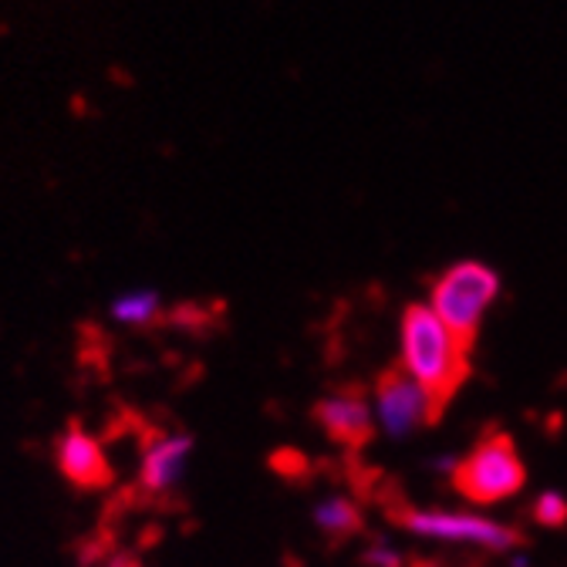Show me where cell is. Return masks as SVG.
I'll return each instance as SVG.
<instances>
[{"instance_id": "6da1fadb", "label": "cell", "mask_w": 567, "mask_h": 567, "mask_svg": "<svg viewBox=\"0 0 567 567\" xmlns=\"http://www.w3.org/2000/svg\"><path fill=\"white\" fill-rule=\"evenodd\" d=\"M399 334H402L399 365L419 382V389L430 399L433 425H436L473 375L470 354L456 344V338L446 331V324L436 318L430 305H405Z\"/></svg>"}, {"instance_id": "7a4b0ae2", "label": "cell", "mask_w": 567, "mask_h": 567, "mask_svg": "<svg viewBox=\"0 0 567 567\" xmlns=\"http://www.w3.org/2000/svg\"><path fill=\"white\" fill-rule=\"evenodd\" d=\"M453 489L476 507H493L527 486V466L507 430H486L450 470Z\"/></svg>"}, {"instance_id": "3957f363", "label": "cell", "mask_w": 567, "mask_h": 567, "mask_svg": "<svg viewBox=\"0 0 567 567\" xmlns=\"http://www.w3.org/2000/svg\"><path fill=\"white\" fill-rule=\"evenodd\" d=\"M501 295V274L480 260H460L430 284V308L470 354L480 338L483 311Z\"/></svg>"}, {"instance_id": "277c9868", "label": "cell", "mask_w": 567, "mask_h": 567, "mask_svg": "<svg viewBox=\"0 0 567 567\" xmlns=\"http://www.w3.org/2000/svg\"><path fill=\"white\" fill-rule=\"evenodd\" d=\"M385 514L392 524L405 527L415 537H436V540H456V544H476L486 550H514L527 544V534L507 524H496L489 517L476 514H446V511H422L412 504H385Z\"/></svg>"}, {"instance_id": "5b68a950", "label": "cell", "mask_w": 567, "mask_h": 567, "mask_svg": "<svg viewBox=\"0 0 567 567\" xmlns=\"http://www.w3.org/2000/svg\"><path fill=\"white\" fill-rule=\"evenodd\" d=\"M318 430L344 446V450H365L375 440V419H372V405L362 385H341L328 395H321L311 409Z\"/></svg>"}, {"instance_id": "8992f818", "label": "cell", "mask_w": 567, "mask_h": 567, "mask_svg": "<svg viewBox=\"0 0 567 567\" xmlns=\"http://www.w3.org/2000/svg\"><path fill=\"white\" fill-rule=\"evenodd\" d=\"M375 405H379L382 430L389 436H395V440L419 430V425H433L430 399H425L419 382L402 365H389V369L379 372V379H375Z\"/></svg>"}, {"instance_id": "52a82bcc", "label": "cell", "mask_w": 567, "mask_h": 567, "mask_svg": "<svg viewBox=\"0 0 567 567\" xmlns=\"http://www.w3.org/2000/svg\"><path fill=\"white\" fill-rule=\"evenodd\" d=\"M54 463H58L61 476L68 483H75L79 489H102L112 483V466H109L102 443L92 433L79 430V425H68V430L58 436Z\"/></svg>"}, {"instance_id": "ba28073f", "label": "cell", "mask_w": 567, "mask_h": 567, "mask_svg": "<svg viewBox=\"0 0 567 567\" xmlns=\"http://www.w3.org/2000/svg\"><path fill=\"white\" fill-rule=\"evenodd\" d=\"M193 453V436L186 433H156L142 450L138 486L150 496H166L179 486L186 460Z\"/></svg>"}, {"instance_id": "9c48e42d", "label": "cell", "mask_w": 567, "mask_h": 567, "mask_svg": "<svg viewBox=\"0 0 567 567\" xmlns=\"http://www.w3.org/2000/svg\"><path fill=\"white\" fill-rule=\"evenodd\" d=\"M315 524L331 544H338V540H348L365 530V514L351 496H328V501L318 504V511H315Z\"/></svg>"}, {"instance_id": "30bf717a", "label": "cell", "mask_w": 567, "mask_h": 567, "mask_svg": "<svg viewBox=\"0 0 567 567\" xmlns=\"http://www.w3.org/2000/svg\"><path fill=\"white\" fill-rule=\"evenodd\" d=\"M109 315H112L118 324L146 328V324H153V321L163 315V301H159L156 291H125L122 298L112 301Z\"/></svg>"}, {"instance_id": "8fae6325", "label": "cell", "mask_w": 567, "mask_h": 567, "mask_svg": "<svg viewBox=\"0 0 567 567\" xmlns=\"http://www.w3.org/2000/svg\"><path fill=\"white\" fill-rule=\"evenodd\" d=\"M530 511H534V520L540 527H550V530L567 527V501L560 493H540Z\"/></svg>"}, {"instance_id": "7c38bea8", "label": "cell", "mask_w": 567, "mask_h": 567, "mask_svg": "<svg viewBox=\"0 0 567 567\" xmlns=\"http://www.w3.org/2000/svg\"><path fill=\"white\" fill-rule=\"evenodd\" d=\"M362 564H365V567H415V564H409V557H405L399 547H392V544H385V540H372V544L362 550Z\"/></svg>"}, {"instance_id": "4fadbf2b", "label": "cell", "mask_w": 567, "mask_h": 567, "mask_svg": "<svg viewBox=\"0 0 567 567\" xmlns=\"http://www.w3.org/2000/svg\"><path fill=\"white\" fill-rule=\"evenodd\" d=\"M109 567H142V564H138L135 557H118V560H112Z\"/></svg>"}]
</instances>
